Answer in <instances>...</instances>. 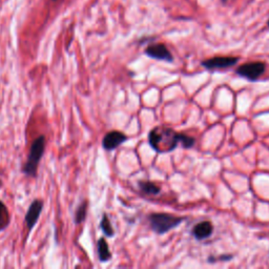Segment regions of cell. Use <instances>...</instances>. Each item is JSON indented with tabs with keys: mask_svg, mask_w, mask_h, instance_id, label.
<instances>
[{
	"mask_svg": "<svg viewBox=\"0 0 269 269\" xmlns=\"http://www.w3.org/2000/svg\"><path fill=\"white\" fill-rule=\"evenodd\" d=\"M10 223V213L7 206L0 201V232L6 230Z\"/></svg>",
	"mask_w": 269,
	"mask_h": 269,
	"instance_id": "7c38bea8",
	"label": "cell"
},
{
	"mask_svg": "<svg viewBox=\"0 0 269 269\" xmlns=\"http://www.w3.org/2000/svg\"><path fill=\"white\" fill-rule=\"evenodd\" d=\"M238 61H239L238 57L218 56V57H212L210 59L202 61V65H203L206 70H209V71L223 70V69H228V67L236 65Z\"/></svg>",
	"mask_w": 269,
	"mask_h": 269,
	"instance_id": "5b68a950",
	"label": "cell"
},
{
	"mask_svg": "<svg viewBox=\"0 0 269 269\" xmlns=\"http://www.w3.org/2000/svg\"><path fill=\"white\" fill-rule=\"evenodd\" d=\"M139 187L142 193L146 195H158L161 191V188L151 181H140Z\"/></svg>",
	"mask_w": 269,
	"mask_h": 269,
	"instance_id": "8fae6325",
	"label": "cell"
},
{
	"mask_svg": "<svg viewBox=\"0 0 269 269\" xmlns=\"http://www.w3.org/2000/svg\"><path fill=\"white\" fill-rule=\"evenodd\" d=\"M42 207H43V203L40 200H36L31 204L28 210V213H26V216H25L26 226L29 227V230H32L34 225L37 223L40 213H41Z\"/></svg>",
	"mask_w": 269,
	"mask_h": 269,
	"instance_id": "ba28073f",
	"label": "cell"
},
{
	"mask_svg": "<svg viewBox=\"0 0 269 269\" xmlns=\"http://www.w3.org/2000/svg\"><path fill=\"white\" fill-rule=\"evenodd\" d=\"M44 149H46V138L44 136H40L33 142L31 146L28 161H26V163L23 167V171L25 174H28V176L31 177L36 176L38 164L44 153Z\"/></svg>",
	"mask_w": 269,
	"mask_h": 269,
	"instance_id": "3957f363",
	"label": "cell"
},
{
	"mask_svg": "<svg viewBox=\"0 0 269 269\" xmlns=\"http://www.w3.org/2000/svg\"><path fill=\"white\" fill-rule=\"evenodd\" d=\"M126 140H127V137L123 132L118 131V130H113L105 134L102 141V145L106 151H113L117 149L119 145L125 142Z\"/></svg>",
	"mask_w": 269,
	"mask_h": 269,
	"instance_id": "52a82bcc",
	"label": "cell"
},
{
	"mask_svg": "<svg viewBox=\"0 0 269 269\" xmlns=\"http://www.w3.org/2000/svg\"><path fill=\"white\" fill-rule=\"evenodd\" d=\"M180 134L172 128L158 126L150 132V144L158 153H169L176 149L180 142Z\"/></svg>",
	"mask_w": 269,
	"mask_h": 269,
	"instance_id": "6da1fadb",
	"label": "cell"
},
{
	"mask_svg": "<svg viewBox=\"0 0 269 269\" xmlns=\"http://www.w3.org/2000/svg\"><path fill=\"white\" fill-rule=\"evenodd\" d=\"M145 54L153 59L167 61V62L173 61V57L171 55V53L169 52L167 47L163 43H157V44H152L150 47H147L145 50Z\"/></svg>",
	"mask_w": 269,
	"mask_h": 269,
	"instance_id": "8992f818",
	"label": "cell"
},
{
	"mask_svg": "<svg viewBox=\"0 0 269 269\" xmlns=\"http://www.w3.org/2000/svg\"><path fill=\"white\" fill-rule=\"evenodd\" d=\"M180 142L182 143L183 147H185V149H190V147H193L195 145V138L194 137H191V136H187V134H184V133H181L180 134Z\"/></svg>",
	"mask_w": 269,
	"mask_h": 269,
	"instance_id": "9a60e30c",
	"label": "cell"
},
{
	"mask_svg": "<svg viewBox=\"0 0 269 269\" xmlns=\"http://www.w3.org/2000/svg\"><path fill=\"white\" fill-rule=\"evenodd\" d=\"M98 254L101 262L109 261L112 257L109 245H107L105 239H100L98 241Z\"/></svg>",
	"mask_w": 269,
	"mask_h": 269,
	"instance_id": "30bf717a",
	"label": "cell"
},
{
	"mask_svg": "<svg viewBox=\"0 0 269 269\" xmlns=\"http://www.w3.org/2000/svg\"><path fill=\"white\" fill-rule=\"evenodd\" d=\"M266 65L264 62L261 61H254V62H248L242 64L240 67L237 69V74L241 77L246 78L250 81H255L259 79L265 72Z\"/></svg>",
	"mask_w": 269,
	"mask_h": 269,
	"instance_id": "277c9868",
	"label": "cell"
},
{
	"mask_svg": "<svg viewBox=\"0 0 269 269\" xmlns=\"http://www.w3.org/2000/svg\"><path fill=\"white\" fill-rule=\"evenodd\" d=\"M86 210H87V203L84 201L83 203L77 208V211L75 214V222L77 224L84 221V219L86 217Z\"/></svg>",
	"mask_w": 269,
	"mask_h": 269,
	"instance_id": "5bb4252c",
	"label": "cell"
},
{
	"mask_svg": "<svg viewBox=\"0 0 269 269\" xmlns=\"http://www.w3.org/2000/svg\"><path fill=\"white\" fill-rule=\"evenodd\" d=\"M100 226H101V230H102V232L104 233L105 236H107V237H113L114 236V230H113L112 224L110 222V219L107 218L106 214H103V218H102Z\"/></svg>",
	"mask_w": 269,
	"mask_h": 269,
	"instance_id": "4fadbf2b",
	"label": "cell"
},
{
	"mask_svg": "<svg viewBox=\"0 0 269 269\" xmlns=\"http://www.w3.org/2000/svg\"><path fill=\"white\" fill-rule=\"evenodd\" d=\"M213 232V226L210 222L208 221H204V222H201L199 224H197L194 230H193V235L195 236V238L197 240H204L207 239L211 236Z\"/></svg>",
	"mask_w": 269,
	"mask_h": 269,
	"instance_id": "9c48e42d",
	"label": "cell"
},
{
	"mask_svg": "<svg viewBox=\"0 0 269 269\" xmlns=\"http://www.w3.org/2000/svg\"><path fill=\"white\" fill-rule=\"evenodd\" d=\"M149 220L153 231L159 235H163L181 224L184 219L169 213L156 212L150 214Z\"/></svg>",
	"mask_w": 269,
	"mask_h": 269,
	"instance_id": "7a4b0ae2",
	"label": "cell"
},
{
	"mask_svg": "<svg viewBox=\"0 0 269 269\" xmlns=\"http://www.w3.org/2000/svg\"><path fill=\"white\" fill-rule=\"evenodd\" d=\"M268 26H269V20H268Z\"/></svg>",
	"mask_w": 269,
	"mask_h": 269,
	"instance_id": "2e32d148",
	"label": "cell"
}]
</instances>
